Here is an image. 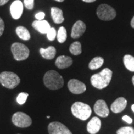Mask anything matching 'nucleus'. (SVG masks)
Wrapping results in <instances>:
<instances>
[{
    "mask_svg": "<svg viewBox=\"0 0 134 134\" xmlns=\"http://www.w3.org/2000/svg\"><path fill=\"white\" fill-rule=\"evenodd\" d=\"M16 32L18 37L24 41H28L31 38V34L29 31L24 26H18L16 29Z\"/></svg>",
    "mask_w": 134,
    "mask_h": 134,
    "instance_id": "obj_19",
    "label": "nucleus"
},
{
    "mask_svg": "<svg viewBox=\"0 0 134 134\" xmlns=\"http://www.w3.org/2000/svg\"><path fill=\"white\" fill-rule=\"evenodd\" d=\"M70 52L71 54L74 55H80L82 52L81 44L80 42H75L70 47Z\"/></svg>",
    "mask_w": 134,
    "mask_h": 134,
    "instance_id": "obj_22",
    "label": "nucleus"
},
{
    "mask_svg": "<svg viewBox=\"0 0 134 134\" xmlns=\"http://www.w3.org/2000/svg\"><path fill=\"white\" fill-rule=\"evenodd\" d=\"M48 131L49 134H72L68 127L58 122L50 123L48 126Z\"/></svg>",
    "mask_w": 134,
    "mask_h": 134,
    "instance_id": "obj_8",
    "label": "nucleus"
},
{
    "mask_svg": "<svg viewBox=\"0 0 134 134\" xmlns=\"http://www.w3.org/2000/svg\"><path fill=\"white\" fill-rule=\"evenodd\" d=\"M45 16H46V14L43 12H39L36 14V18L37 20H43Z\"/></svg>",
    "mask_w": 134,
    "mask_h": 134,
    "instance_id": "obj_29",
    "label": "nucleus"
},
{
    "mask_svg": "<svg viewBox=\"0 0 134 134\" xmlns=\"http://www.w3.org/2000/svg\"><path fill=\"white\" fill-rule=\"evenodd\" d=\"M43 83L45 86L49 90H57L62 88L64 85V80L57 71L50 70L43 76Z\"/></svg>",
    "mask_w": 134,
    "mask_h": 134,
    "instance_id": "obj_2",
    "label": "nucleus"
},
{
    "mask_svg": "<svg viewBox=\"0 0 134 134\" xmlns=\"http://www.w3.org/2000/svg\"><path fill=\"white\" fill-rule=\"evenodd\" d=\"M122 119H123L124 121L126 122L128 124H131L132 123V121H133V120H132L131 117L128 116V115H124V116H123V117H122Z\"/></svg>",
    "mask_w": 134,
    "mask_h": 134,
    "instance_id": "obj_30",
    "label": "nucleus"
},
{
    "mask_svg": "<svg viewBox=\"0 0 134 134\" xmlns=\"http://www.w3.org/2000/svg\"><path fill=\"white\" fill-rule=\"evenodd\" d=\"M101 127V122L98 117H94L90 120L87 125V130L90 134H96L99 131Z\"/></svg>",
    "mask_w": 134,
    "mask_h": 134,
    "instance_id": "obj_14",
    "label": "nucleus"
},
{
    "mask_svg": "<svg viewBox=\"0 0 134 134\" xmlns=\"http://www.w3.org/2000/svg\"><path fill=\"white\" fill-rule=\"evenodd\" d=\"M57 32L56 30H55V28L51 27L49 29V31H48V32L47 33V38L50 41H54L55 37L57 36Z\"/></svg>",
    "mask_w": 134,
    "mask_h": 134,
    "instance_id": "obj_26",
    "label": "nucleus"
},
{
    "mask_svg": "<svg viewBox=\"0 0 134 134\" xmlns=\"http://www.w3.org/2000/svg\"><path fill=\"white\" fill-rule=\"evenodd\" d=\"M57 36V40L58 42L62 43L66 41L67 38V32L66 30L64 27H60L58 31Z\"/></svg>",
    "mask_w": 134,
    "mask_h": 134,
    "instance_id": "obj_23",
    "label": "nucleus"
},
{
    "mask_svg": "<svg viewBox=\"0 0 134 134\" xmlns=\"http://www.w3.org/2000/svg\"><path fill=\"white\" fill-rule=\"evenodd\" d=\"M134 129L132 127H123L117 130V134H133Z\"/></svg>",
    "mask_w": 134,
    "mask_h": 134,
    "instance_id": "obj_24",
    "label": "nucleus"
},
{
    "mask_svg": "<svg viewBox=\"0 0 134 134\" xmlns=\"http://www.w3.org/2000/svg\"><path fill=\"white\" fill-rule=\"evenodd\" d=\"M133 134H134V133H133Z\"/></svg>",
    "mask_w": 134,
    "mask_h": 134,
    "instance_id": "obj_38",
    "label": "nucleus"
},
{
    "mask_svg": "<svg viewBox=\"0 0 134 134\" xmlns=\"http://www.w3.org/2000/svg\"><path fill=\"white\" fill-rule=\"evenodd\" d=\"M113 76V71L106 68L100 73L93 75L91 77V85L97 89L102 90L108 86Z\"/></svg>",
    "mask_w": 134,
    "mask_h": 134,
    "instance_id": "obj_1",
    "label": "nucleus"
},
{
    "mask_svg": "<svg viewBox=\"0 0 134 134\" xmlns=\"http://www.w3.org/2000/svg\"><path fill=\"white\" fill-rule=\"evenodd\" d=\"M20 81L19 77L13 72L3 71L0 74V83L8 89H14L19 85Z\"/></svg>",
    "mask_w": 134,
    "mask_h": 134,
    "instance_id": "obj_4",
    "label": "nucleus"
},
{
    "mask_svg": "<svg viewBox=\"0 0 134 134\" xmlns=\"http://www.w3.org/2000/svg\"><path fill=\"white\" fill-rule=\"evenodd\" d=\"M13 123L18 127L26 128L32 124V119L29 115L21 112H18L13 114Z\"/></svg>",
    "mask_w": 134,
    "mask_h": 134,
    "instance_id": "obj_7",
    "label": "nucleus"
},
{
    "mask_svg": "<svg viewBox=\"0 0 134 134\" xmlns=\"http://www.w3.org/2000/svg\"><path fill=\"white\" fill-rule=\"evenodd\" d=\"M124 63L127 70L134 72V57L130 55H125L124 57Z\"/></svg>",
    "mask_w": 134,
    "mask_h": 134,
    "instance_id": "obj_21",
    "label": "nucleus"
},
{
    "mask_svg": "<svg viewBox=\"0 0 134 134\" xmlns=\"http://www.w3.org/2000/svg\"><path fill=\"white\" fill-rule=\"evenodd\" d=\"M40 53L43 58L47 60H52L54 58L56 55V49L53 46H50L47 48H41Z\"/></svg>",
    "mask_w": 134,
    "mask_h": 134,
    "instance_id": "obj_18",
    "label": "nucleus"
},
{
    "mask_svg": "<svg viewBox=\"0 0 134 134\" xmlns=\"http://www.w3.org/2000/svg\"><path fill=\"white\" fill-rule=\"evenodd\" d=\"M104 63V59L100 57H96L94 58L89 63V68L92 70H96L102 66Z\"/></svg>",
    "mask_w": 134,
    "mask_h": 134,
    "instance_id": "obj_20",
    "label": "nucleus"
},
{
    "mask_svg": "<svg viewBox=\"0 0 134 134\" xmlns=\"http://www.w3.org/2000/svg\"><path fill=\"white\" fill-rule=\"evenodd\" d=\"M86 24L81 21H78L72 27L71 36L73 38H78L81 37L86 31Z\"/></svg>",
    "mask_w": 134,
    "mask_h": 134,
    "instance_id": "obj_12",
    "label": "nucleus"
},
{
    "mask_svg": "<svg viewBox=\"0 0 134 134\" xmlns=\"http://www.w3.org/2000/svg\"><path fill=\"white\" fill-rule=\"evenodd\" d=\"M11 49L14 59L17 61H23L29 57V49L23 43H14L11 46Z\"/></svg>",
    "mask_w": 134,
    "mask_h": 134,
    "instance_id": "obj_5",
    "label": "nucleus"
},
{
    "mask_svg": "<svg viewBox=\"0 0 134 134\" xmlns=\"http://www.w3.org/2000/svg\"><path fill=\"white\" fill-rule=\"evenodd\" d=\"M23 12V4L21 1H14L10 6V13L13 19H18L21 18Z\"/></svg>",
    "mask_w": 134,
    "mask_h": 134,
    "instance_id": "obj_11",
    "label": "nucleus"
},
{
    "mask_svg": "<svg viewBox=\"0 0 134 134\" xmlns=\"http://www.w3.org/2000/svg\"><path fill=\"white\" fill-rule=\"evenodd\" d=\"M9 0H0V6H3L5 4H6Z\"/></svg>",
    "mask_w": 134,
    "mask_h": 134,
    "instance_id": "obj_31",
    "label": "nucleus"
},
{
    "mask_svg": "<svg viewBox=\"0 0 134 134\" xmlns=\"http://www.w3.org/2000/svg\"><path fill=\"white\" fill-rule=\"evenodd\" d=\"M130 24H131L132 27H133L134 29V16L132 18V19L131 20V23H130Z\"/></svg>",
    "mask_w": 134,
    "mask_h": 134,
    "instance_id": "obj_33",
    "label": "nucleus"
},
{
    "mask_svg": "<svg viewBox=\"0 0 134 134\" xmlns=\"http://www.w3.org/2000/svg\"><path fill=\"white\" fill-rule=\"evenodd\" d=\"M4 29V23L3 20L0 18V37L2 36Z\"/></svg>",
    "mask_w": 134,
    "mask_h": 134,
    "instance_id": "obj_28",
    "label": "nucleus"
},
{
    "mask_svg": "<svg viewBox=\"0 0 134 134\" xmlns=\"http://www.w3.org/2000/svg\"><path fill=\"white\" fill-rule=\"evenodd\" d=\"M96 13L98 18L103 21H111L116 16L115 9L105 4H102L99 6Z\"/></svg>",
    "mask_w": 134,
    "mask_h": 134,
    "instance_id": "obj_6",
    "label": "nucleus"
},
{
    "mask_svg": "<svg viewBox=\"0 0 134 134\" xmlns=\"http://www.w3.org/2000/svg\"><path fill=\"white\" fill-rule=\"evenodd\" d=\"M32 26L36 31L43 34L47 33L51 28L49 23L46 20H36L33 22Z\"/></svg>",
    "mask_w": 134,
    "mask_h": 134,
    "instance_id": "obj_13",
    "label": "nucleus"
},
{
    "mask_svg": "<svg viewBox=\"0 0 134 134\" xmlns=\"http://www.w3.org/2000/svg\"><path fill=\"white\" fill-rule=\"evenodd\" d=\"M132 83H133V85H134V76L132 77Z\"/></svg>",
    "mask_w": 134,
    "mask_h": 134,
    "instance_id": "obj_36",
    "label": "nucleus"
},
{
    "mask_svg": "<svg viewBox=\"0 0 134 134\" xmlns=\"http://www.w3.org/2000/svg\"><path fill=\"white\" fill-rule=\"evenodd\" d=\"M24 4L27 9L32 10L34 6V0H24Z\"/></svg>",
    "mask_w": 134,
    "mask_h": 134,
    "instance_id": "obj_27",
    "label": "nucleus"
},
{
    "mask_svg": "<svg viewBox=\"0 0 134 134\" xmlns=\"http://www.w3.org/2000/svg\"><path fill=\"white\" fill-rule=\"evenodd\" d=\"M73 60L71 57L65 55H62L57 58L55 64L60 69H64L71 66Z\"/></svg>",
    "mask_w": 134,
    "mask_h": 134,
    "instance_id": "obj_16",
    "label": "nucleus"
},
{
    "mask_svg": "<svg viewBox=\"0 0 134 134\" xmlns=\"http://www.w3.org/2000/svg\"><path fill=\"white\" fill-rule=\"evenodd\" d=\"M132 109L133 110V112L134 113V104H133L132 105Z\"/></svg>",
    "mask_w": 134,
    "mask_h": 134,
    "instance_id": "obj_35",
    "label": "nucleus"
},
{
    "mask_svg": "<svg viewBox=\"0 0 134 134\" xmlns=\"http://www.w3.org/2000/svg\"><path fill=\"white\" fill-rule=\"evenodd\" d=\"M71 113L76 118L86 120L91 116L92 110L90 106L81 102H76L72 105Z\"/></svg>",
    "mask_w": 134,
    "mask_h": 134,
    "instance_id": "obj_3",
    "label": "nucleus"
},
{
    "mask_svg": "<svg viewBox=\"0 0 134 134\" xmlns=\"http://www.w3.org/2000/svg\"><path fill=\"white\" fill-rule=\"evenodd\" d=\"M94 110L97 115L101 117H106L109 114V109L106 103L102 99H99L96 102L94 105Z\"/></svg>",
    "mask_w": 134,
    "mask_h": 134,
    "instance_id": "obj_10",
    "label": "nucleus"
},
{
    "mask_svg": "<svg viewBox=\"0 0 134 134\" xmlns=\"http://www.w3.org/2000/svg\"><path fill=\"white\" fill-rule=\"evenodd\" d=\"M68 88L70 92L75 94L83 93L86 90V86L85 83L76 79H71L68 81Z\"/></svg>",
    "mask_w": 134,
    "mask_h": 134,
    "instance_id": "obj_9",
    "label": "nucleus"
},
{
    "mask_svg": "<svg viewBox=\"0 0 134 134\" xmlns=\"http://www.w3.org/2000/svg\"><path fill=\"white\" fill-rule=\"evenodd\" d=\"M54 1H58V2H63V1H64V0H54Z\"/></svg>",
    "mask_w": 134,
    "mask_h": 134,
    "instance_id": "obj_34",
    "label": "nucleus"
},
{
    "mask_svg": "<svg viewBox=\"0 0 134 134\" xmlns=\"http://www.w3.org/2000/svg\"><path fill=\"white\" fill-rule=\"evenodd\" d=\"M28 96H29V94L26 93H21L18 94V97H17V102L19 104H24L26 103L27 99Z\"/></svg>",
    "mask_w": 134,
    "mask_h": 134,
    "instance_id": "obj_25",
    "label": "nucleus"
},
{
    "mask_svg": "<svg viewBox=\"0 0 134 134\" xmlns=\"http://www.w3.org/2000/svg\"><path fill=\"white\" fill-rule=\"evenodd\" d=\"M82 1L86 3H93V2H94V1H96V0H82Z\"/></svg>",
    "mask_w": 134,
    "mask_h": 134,
    "instance_id": "obj_32",
    "label": "nucleus"
},
{
    "mask_svg": "<svg viewBox=\"0 0 134 134\" xmlns=\"http://www.w3.org/2000/svg\"><path fill=\"white\" fill-rule=\"evenodd\" d=\"M47 118H48V119H49L50 117V116H47Z\"/></svg>",
    "mask_w": 134,
    "mask_h": 134,
    "instance_id": "obj_37",
    "label": "nucleus"
},
{
    "mask_svg": "<svg viewBox=\"0 0 134 134\" xmlns=\"http://www.w3.org/2000/svg\"><path fill=\"white\" fill-rule=\"evenodd\" d=\"M51 16L55 24H61L64 21L63 13L60 8L53 7L51 8Z\"/></svg>",
    "mask_w": 134,
    "mask_h": 134,
    "instance_id": "obj_17",
    "label": "nucleus"
},
{
    "mask_svg": "<svg viewBox=\"0 0 134 134\" xmlns=\"http://www.w3.org/2000/svg\"><path fill=\"white\" fill-rule=\"evenodd\" d=\"M127 101L124 98H119L111 104L110 109L114 113H119L126 108Z\"/></svg>",
    "mask_w": 134,
    "mask_h": 134,
    "instance_id": "obj_15",
    "label": "nucleus"
}]
</instances>
